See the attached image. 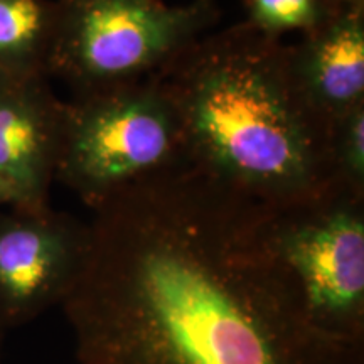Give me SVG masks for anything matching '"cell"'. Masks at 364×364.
Returning a JSON list of instances; mask_svg holds the SVG:
<instances>
[{
  "instance_id": "1",
  "label": "cell",
  "mask_w": 364,
  "mask_h": 364,
  "mask_svg": "<svg viewBox=\"0 0 364 364\" xmlns=\"http://www.w3.org/2000/svg\"><path fill=\"white\" fill-rule=\"evenodd\" d=\"M263 220V204L191 166L95 208L61 306L80 364H364V344L307 321Z\"/></svg>"
},
{
  "instance_id": "2",
  "label": "cell",
  "mask_w": 364,
  "mask_h": 364,
  "mask_svg": "<svg viewBox=\"0 0 364 364\" xmlns=\"http://www.w3.org/2000/svg\"><path fill=\"white\" fill-rule=\"evenodd\" d=\"M188 166L270 209L329 189L331 124L295 83L289 44L238 22L208 33L157 75Z\"/></svg>"
},
{
  "instance_id": "3",
  "label": "cell",
  "mask_w": 364,
  "mask_h": 364,
  "mask_svg": "<svg viewBox=\"0 0 364 364\" xmlns=\"http://www.w3.org/2000/svg\"><path fill=\"white\" fill-rule=\"evenodd\" d=\"M182 166L188 159L179 118L157 76L66 102L56 182L88 208Z\"/></svg>"
},
{
  "instance_id": "4",
  "label": "cell",
  "mask_w": 364,
  "mask_h": 364,
  "mask_svg": "<svg viewBox=\"0 0 364 364\" xmlns=\"http://www.w3.org/2000/svg\"><path fill=\"white\" fill-rule=\"evenodd\" d=\"M49 76L73 97L157 76L221 17L218 0H56Z\"/></svg>"
},
{
  "instance_id": "5",
  "label": "cell",
  "mask_w": 364,
  "mask_h": 364,
  "mask_svg": "<svg viewBox=\"0 0 364 364\" xmlns=\"http://www.w3.org/2000/svg\"><path fill=\"white\" fill-rule=\"evenodd\" d=\"M263 238L314 329L364 344V194L332 184L292 206H265Z\"/></svg>"
},
{
  "instance_id": "6",
  "label": "cell",
  "mask_w": 364,
  "mask_h": 364,
  "mask_svg": "<svg viewBox=\"0 0 364 364\" xmlns=\"http://www.w3.org/2000/svg\"><path fill=\"white\" fill-rule=\"evenodd\" d=\"M90 223L70 213L0 209V326L34 321L63 306L90 252Z\"/></svg>"
},
{
  "instance_id": "7",
  "label": "cell",
  "mask_w": 364,
  "mask_h": 364,
  "mask_svg": "<svg viewBox=\"0 0 364 364\" xmlns=\"http://www.w3.org/2000/svg\"><path fill=\"white\" fill-rule=\"evenodd\" d=\"M49 80L0 73V179L11 208L51 206L66 102L54 95Z\"/></svg>"
},
{
  "instance_id": "8",
  "label": "cell",
  "mask_w": 364,
  "mask_h": 364,
  "mask_svg": "<svg viewBox=\"0 0 364 364\" xmlns=\"http://www.w3.org/2000/svg\"><path fill=\"white\" fill-rule=\"evenodd\" d=\"M299 90L327 124L364 103V7H338L289 44Z\"/></svg>"
},
{
  "instance_id": "9",
  "label": "cell",
  "mask_w": 364,
  "mask_h": 364,
  "mask_svg": "<svg viewBox=\"0 0 364 364\" xmlns=\"http://www.w3.org/2000/svg\"><path fill=\"white\" fill-rule=\"evenodd\" d=\"M56 29V0H0V73L51 78Z\"/></svg>"
},
{
  "instance_id": "10",
  "label": "cell",
  "mask_w": 364,
  "mask_h": 364,
  "mask_svg": "<svg viewBox=\"0 0 364 364\" xmlns=\"http://www.w3.org/2000/svg\"><path fill=\"white\" fill-rule=\"evenodd\" d=\"M243 7L248 26L277 39L294 31L311 33L338 9L327 0H243Z\"/></svg>"
},
{
  "instance_id": "11",
  "label": "cell",
  "mask_w": 364,
  "mask_h": 364,
  "mask_svg": "<svg viewBox=\"0 0 364 364\" xmlns=\"http://www.w3.org/2000/svg\"><path fill=\"white\" fill-rule=\"evenodd\" d=\"M329 157L334 184L364 194V103L331 124Z\"/></svg>"
},
{
  "instance_id": "12",
  "label": "cell",
  "mask_w": 364,
  "mask_h": 364,
  "mask_svg": "<svg viewBox=\"0 0 364 364\" xmlns=\"http://www.w3.org/2000/svg\"><path fill=\"white\" fill-rule=\"evenodd\" d=\"M327 2L338 7H364V0H327Z\"/></svg>"
},
{
  "instance_id": "13",
  "label": "cell",
  "mask_w": 364,
  "mask_h": 364,
  "mask_svg": "<svg viewBox=\"0 0 364 364\" xmlns=\"http://www.w3.org/2000/svg\"><path fill=\"white\" fill-rule=\"evenodd\" d=\"M11 208V196L7 193V188L4 186L2 179H0V209Z\"/></svg>"
},
{
  "instance_id": "14",
  "label": "cell",
  "mask_w": 364,
  "mask_h": 364,
  "mask_svg": "<svg viewBox=\"0 0 364 364\" xmlns=\"http://www.w3.org/2000/svg\"><path fill=\"white\" fill-rule=\"evenodd\" d=\"M4 331H6V329H4V327H2V326H0V348H2V339H4Z\"/></svg>"
}]
</instances>
